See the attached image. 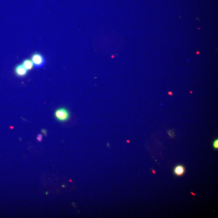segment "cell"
I'll return each mask as SVG.
<instances>
[{"mask_svg": "<svg viewBox=\"0 0 218 218\" xmlns=\"http://www.w3.org/2000/svg\"><path fill=\"white\" fill-rule=\"evenodd\" d=\"M22 65L28 71L31 70L34 66L32 60L29 59H26L23 61Z\"/></svg>", "mask_w": 218, "mask_h": 218, "instance_id": "obj_5", "label": "cell"}, {"mask_svg": "<svg viewBox=\"0 0 218 218\" xmlns=\"http://www.w3.org/2000/svg\"><path fill=\"white\" fill-rule=\"evenodd\" d=\"M213 146L214 148L218 149V139L215 140L213 143Z\"/></svg>", "mask_w": 218, "mask_h": 218, "instance_id": "obj_6", "label": "cell"}, {"mask_svg": "<svg viewBox=\"0 0 218 218\" xmlns=\"http://www.w3.org/2000/svg\"><path fill=\"white\" fill-rule=\"evenodd\" d=\"M42 133H43V134H44L45 135H47V130H45V129H43L42 130Z\"/></svg>", "mask_w": 218, "mask_h": 218, "instance_id": "obj_9", "label": "cell"}, {"mask_svg": "<svg viewBox=\"0 0 218 218\" xmlns=\"http://www.w3.org/2000/svg\"><path fill=\"white\" fill-rule=\"evenodd\" d=\"M37 140L38 141H41L42 139V135L41 134H39L37 138Z\"/></svg>", "mask_w": 218, "mask_h": 218, "instance_id": "obj_8", "label": "cell"}, {"mask_svg": "<svg viewBox=\"0 0 218 218\" xmlns=\"http://www.w3.org/2000/svg\"><path fill=\"white\" fill-rule=\"evenodd\" d=\"M168 134H169V135L170 136V137H174V132H173V130H170V131H168Z\"/></svg>", "mask_w": 218, "mask_h": 218, "instance_id": "obj_7", "label": "cell"}, {"mask_svg": "<svg viewBox=\"0 0 218 218\" xmlns=\"http://www.w3.org/2000/svg\"><path fill=\"white\" fill-rule=\"evenodd\" d=\"M15 73L18 76L23 77L27 74L28 70L22 64H19L15 68Z\"/></svg>", "mask_w": 218, "mask_h": 218, "instance_id": "obj_3", "label": "cell"}, {"mask_svg": "<svg viewBox=\"0 0 218 218\" xmlns=\"http://www.w3.org/2000/svg\"><path fill=\"white\" fill-rule=\"evenodd\" d=\"M31 60L33 65L37 68H40L43 67L45 63V59L41 54L35 53L32 55Z\"/></svg>", "mask_w": 218, "mask_h": 218, "instance_id": "obj_2", "label": "cell"}, {"mask_svg": "<svg viewBox=\"0 0 218 218\" xmlns=\"http://www.w3.org/2000/svg\"><path fill=\"white\" fill-rule=\"evenodd\" d=\"M54 115L57 120L61 122L66 121L70 117V112L64 108H61L57 109Z\"/></svg>", "mask_w": 218, "mask_h": 218, "instance_id": "obj_1", "label": "cell"}, {"mask_svg": "<svg viewBox=\"0 0 218 218\" xmlns=\"http://www.w3.org/2000/svg\"><path fill=\"white\" fill-rule=\"evenodd\" d=\"M185 169L182 165H178L175 166L174 169V173L175 175L181 176L185 173Z\"/></svg>", "mask_w": 218, "mask_h": 218, "instance_id": "obj_4", "label": "cell"}]
</instances>
